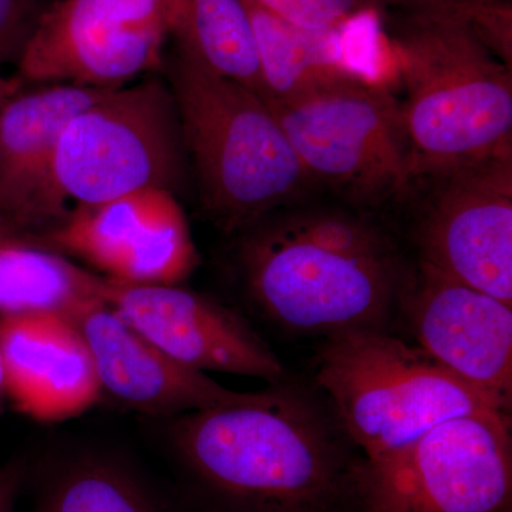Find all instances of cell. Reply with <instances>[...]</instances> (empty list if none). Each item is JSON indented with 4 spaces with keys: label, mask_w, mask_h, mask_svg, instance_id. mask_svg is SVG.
<instances>
[{
    "label": "cell",
    "mask_w": 512,
    "mask_h": 512,
    "mask_svg": "<svg viewBox=\"0 0 512 512\" xmlns=\"http://www.w3.org/2000/svg\"><path fill=\"white\" fill-rule=\"evenodd\" d=\"M6 399V390H5V377H3V366H2V357H0V409H2V404Z\"/></svg>",
    "instance_id": "26"
},
{
    "label": "cell",
    "mask_w": 512,
    "mask_h": 512,
    "mask_svg": "<svg viewBox=\"0 0 512 512\" xmlns=\"http://www.w3.org/2000/svg\"><path fill=\"white\" fill-rule=\"evenodd\" d=\"M323 339L313 384L367 461L409 446L443 421L503 414L429 353L390 329H348Z\"/></svg>",
    "instance_id": "5"
},
{
    "label": "cell",
    "mask_w": 512,
    "mask_h": 512,
    "mask_svg": "<svg viewBox=\"0 0 512 512\" xmlns=\"http://www.w3.org/2000/svg\"><path fill=\"white\" fill-rule=\"evenodd\" d=\"M43 10L40 0H0V63L19 60Z\"/></svg>",
    "instance_id": "21"
},
{
    "label": "cell",
    "mask_w": 512,
    "mask_h": 512,
    "mask_svg": "<svg viewBox=\"0 0 512 512\" xmlns=\"http://www.w3.org/2000/svg\"><path fill=\"white\" fill-rule=\"evenodd\" d=\"M0 357L6 399L30 419L67 420L101 399L90 350L66 315L0 316Z\"/></svg>",
    "instance_id": "16"
},
{
    "label": "cell",
    "mask_w": 512,
    "mask_h": 512,
    "mask_svg": "<svg viewBox=\"0 0 512 512\" xmlns=\"http://www.w3.org/2000/svg\"><path fill=\"white\" fill-rule=\"evenodd\" d=\"M387 8H407V6L416 5L421 0H382Z\"/></svg>",
    "instance_id": "24"
},
{
    "label": "cell",
    "mask_w": 512,
    "mask_h": 512,
    "mask_svg": "<svg viewBox=\"0 0 512 512\" xmlns=\"http://www.w3.org/2000/svg\"><path fill=\"white\" fill-rule=\"evenodd\" d=\"M400 9L386 40L412 183L512 154V67L446 0Z\"/></svg>",
    "instance_id": "3"
},
{
    "label": "cell",
    "mask_w": 512,
    "mask_h": 512,
    "mask_svg": "<svg viewBox=\"0 0 512 512\" xmlns=\"http://www.w3.org/2000/svg\"><path fill=\"white\" fill-rule=\"evenodd\" d=\"M414 227L420 264L512 306V154L430 178Z\"/></svg>",
    "instance_id": "10"
},
{
    "label": "cell",
    "mask_w": 512,
    "mask_h": 512,
    "mask_svg": "<svg viewBox=\"0 0 512 512\" xmlns=\"http://www.w3.org/2000/svg\"><path fill=\"white\" fill-rule=\"evenodd\" d=\"M111 89L45 83L19 90L0 110V214L37 237L53 227L52 171L69 121Z\"/></svg>",
    "instance_id": "15"
},
{
    "label": "cell",
    "mask_w": 512,
    "mask_h": 512,
    "mask_svg": "<svg viewBox=\"0 0 512 512\" xmlns=\"http://www.w3.org/2000/svg\"><path fill=\"white\" fill-rule=\"evenodd\" d=\"M171 92L202 202L222 231L238 234L299 204L315 185L261 94L180 53Z\"/></svg>",
    "instance_id": "4"
},
{
    "label": "cell",
    "mask_w": 512,
    "mask_h": 512,
    "mask_svg": "<svg viewBox=\"0 0 512 512\" xmlns=\"http://www.w3.org/2000/svg\"><path fill=\"white\" fill-rule=\"evenodd\" d=\"M33 238L124 284L180 285L200 264L180 202L160 188L73 208Z\"/></svg>",
    "instance_id": "11"
},
{
    "label": "cell",
    "mask_w": 512,
    "mask_h": 512,
    "mask_svg": "<svg viewBox=\"0 0 512 512\" xmlns=\"http://www.w3.org/2000/svg\"><path fill=\"white\" fill-rule=\"evenodd\" d=\"M245 301L292 335L387 328L409 276L390 232L369 214L291 205L238 232Z\"/></svg>",
    "instance_id": "2"
},
{
    "label": "cell",
    "mask_w": 512,
    "mask_h": 512,
    "mask_svg": "<svg viewBox=\"0 0 512 512\" xmlns=\"http://www.w3.org/2000/svg\"><path fill=\"white\" fill-rule=\"evenodd\" d=\"M101 301L181 365L200 372L288 379L274 350L241 313L180 285H131L101 275Z\"/></svg>",
    "instance_id": "12"
},
{
    "label": "cell",
    "mask_w": 512,
    "mask_h": 512,
    "mask_svg": "<svg viewBox=\"0 0 512 512\" xmlns=\"http://www.w3.org/2000/svg\"><path fill=\"white\" fill-rule=\"evenodd\" d=\"M183 0H57L19 57L23 83L117 89L163 63Z\"/></svg>",
    "instance_id": "9"
},
{
    "label": "cell",
    "mask_w": 512,
    "mask_h": 512,
    "mask_svg": "<svg viewBox=\"0 0 512 512\" xmlns=\"http://www.w3.org/2000/svg\"><path fill=\"white\" fill-rule=\"evenodd\" d=\"M397 309L419 348L511 417L512 306L417 262Z\"/></svg>",
    "instance_id": "13"
},
{
    "label": "cell",
    "mask_w": 512,
    "mask_h": 512,
    "mask_svg": "<svg viewBox=\"0 0 512 512\" xmlns=\"http://www.w3.org/2000/svg\"><path fill=\"white\" fill-rule=\"evenodd\" d=\"M177 53L212 74L264 94L254 26L245 0H183Z\"/></svg>",
    "instance_id": "19"
},
{
    "label": "cell",
    "mask_w": 512,
    "mask_h": 512,
    "mask_svg": "<svg viewBox=\"0 0 512 512\" xmlns=\"http://www.w3.org/2000/svg\"><path fill=\"white\" fill-rule=\"evenodd\" d=\"M352 512H512L511 417H456L363 461Z\"/></svg>",
    "instance_id": "8"
},
{
    "label": "cell",
    "mask_w": 512,
    "mask_h": 512,
    "mask_svg": "<svg viewBox=\"0 0 512 512\" xmlns=\"http://www.w3.org/2000/svg\"><path fill=\"white\" fill-rule=\"evenodd\" d=\"M101 275L23 232L0 235V316L53 312L69 315L99 299Z\"/></svg>",
    "instance_id": "17"
},
{
    "label": "cell",
    "mask_w": 512,
    "mask_h": 512,
    "mask_svg": "<svg viewBox=\"0 0 512 512\" xmlns=\"http://www.w3.org/2000/svg\"><path fill=\"white\" fill-rule=\"evenodd\" d=\"M25 87V83L19 79V77H9L2 76L0 74V110L5 106L6 101L10 99V97L15 96L19 90H22Z\"/></svg>",
    "instance_id": "23"
},
{
    "label": "cell",
    "mask_w": 512,
    "mask_h": 512,
    "mask_svg": "<svg viewBox=\"0 0 512 512\" xmlns=\"http://www.w3.org/2000/svg\"><path fill=\"white\" fill-rule=\"evenodd\" d=\"M66 316L90 350L101 397L128 410L167 420L248 396L165 355L100 298Z\"/></svg>",
    "instance_id": "14"
},
{
    "label": "cell",
    "mask_w": 512,
    "mask_h": 512,
    "mask_svg": "<svg viewBox=\"0 0 512 512\" xmlns=\"http://www.w3.org/2000/svg\"><path fill=\"white\" fill-rule=\"evenodd\" d=\"M33 512H180L116 457L83 453L46 471Z\"/></svg>",
    "instance_id": "18"
},
{
    "label": "cell",
    "mask_w": 512,
    "mask_h": 512,
    "mask_svg": "<svg viewBox=\"0 0 512 512\" xmlns=\"http://www.w3.org/2000/svg\"><path fill=\"white\" fill-rule=\"evenodd\" d=\"M10 232H22L18 228L13 227L12 224L2 214H0V235L10 234ZM25 234V232H23Z\"/></svg>",
    "instance_id": "25"
},
{
    "label": "cell",
    "mask_w": 512,
    "mask_h": 512,
    "mask_svg": "<svg viewBox=\"0 0 512 512\" xmlns=\"http://www.w3.org/2000/svg\"><path fill=\"white\" fill-rule=\"evenodd\" d=\"M26 476L28 466L23 460H10L0 467V512H15Z\"/></svg>",
    "instance_id": "22"
},
{
    "label": "cell",
    "mask_w": 512,
    "mask_h": 512,
    "mask_svg": "<svg viewBox=\"0 0 512 512\" xmlns=\"http://www.w3.org/2000/svg\"><path fill=\"white\" fill-rule=\"evenodd\" d=\"M201 512H352L365 457L318 387L284 382L167 419Z\"/></svg>",
    "instance_id": "1"
},
{
    "label": "cell",
    "mask_w": 512,
    "mask_h": 512,
    "mask_svg": "<svg viewBox=\"0 0 512 512\" xmlns=\"http://www.w3.org/2000/svg\"><path fill=\"white\" fill-rule=\"evenodd\" d=\"M313 184L353 207H377L412 184L402 103L393 84L349 76L266 100Z\"/></svg>",
    "instance_id": "7"
},
{
    "label": "cell",
    "mask_w": 512,
    "mask_h": 512,
    "mask_svg": "<svg viewBox=\"0 0 512 512\" xmlns=\"http://www.w3.org/2000/svg\"><path fill=\"white\" fill-rule=\"evenodd\" d=\"M296 28L328 32L352 25L357 20L380 16L382 0H252Z\"/></svg>",
    "instance_id": "20"
},
{
    "label": "cell",
    "mask_w": 512,
    "mask_h": 512,
    "mask_svg": "<svg viewBox=\"0 0 512 512\" xmlns=\"http://www.w3.org/2000/svg\"><path fill=\"white\" fill-rule=\"evenodd\" d=\"M184 170L183 133L170 87L148 77L111 89L73 117L60 137L52 171L53 227L82 205L147 188L175 192Z\"/></svg>",
    "instance_id": "6"
}]
</instances>
